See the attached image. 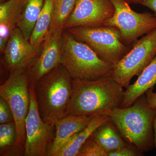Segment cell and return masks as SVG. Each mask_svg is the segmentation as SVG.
<instances>
[{
  "instance_id": "cell-5",
  "label": "cell",
  "mask_w": 156,
  "mask_h": 156,
  "mask_svg": "<svg viewBox=\"0 0 156 156\" xmlns=\"http://www.w3.org/2000/svg\"><path fill=\"white\" fill-rule=\"evenodd\" d=\"M66 30L78 41L88 45L101 60L113 66L132 48L122 42L121 31L116 27H78Z\"/></svg>"
},
{
  "instance_id": "cell-13",
  "label": "cell",
  "mask_w": 156,
  "mask_h": 156,
  "mask_svg": "<svg viewBox=\"0 0 156 156\" xmlns=\"http://www.w3.org/2000/svg\"><path fill=\"white\" fill-rule=\"evenodd\" d=\"M95 117L68 115L58 121L48 156H56L72 137L84 130Z\"/></svg>"
},
{
  "instance_id": "cell-6",
  "label": "cell",
  "mask_w": 156,
  "mask_h": 156,
  "mask_svg": "<svg viewBox=\"0 0 156 156\" xmlns=\"http://www.w3.org/2000/svg\"><path fill=\"white\" fill-rule=\"evenodd\" d=\"M0 96L9 104L17 128V144L25 149V122L30 105L29 69L10 73L0 87Z\"/></svg>"
},
{
  "instance_id": "cell-9",
  "label": "cell",
  "mask_w": 156,
  "mask_h": 156,
  "mask_svg": "<svg viewBox=\"0 0 156 156\" xmlns=\"http://www.w3.org/2000/svg\"><path fill=\"white\" fill-rule=\"evenodd\" d=\"M30 105L25 122V156H48L55 135V126L45 122L39 113L33 87H30Z\"/></svg>"
},
{
  "instance_id": "cell-21",
  "label": "cell",
  "mask_w": 156,
  "mask_h": 156,
  "mask_svg": "<svg viewBox=\"0 0 156 156\" xmlns=\"http://www.w3.org/2000/svg\"><path fill=\"white\" fill-rule=\"evenodd\" d=\"M76 0H55L53 17L48 33L63 30L68 18L74 8Z\"/></svg>"
},
{
  "instance_id": "cell-15",
  "label": "cell",
  "mask_w": 156,
  "mask_h": 156,
  "mask_svg": "<svg viewBox=\"0 0 156 156\" xmlns=\"http://www.w3.org/2000/svg\"><path fill=\"white\" fill-rule=\"evenodd\" d=\"M23 0H7L0 5V50L2 53L16 27Z\"/></svg>"
},
{
  "instance_id": "cell-16",
  "label": "cell",
  "mask_w": 156,
  "mask_h": 156,
  "mask_svg": "<svg viewBox=\"0 0 156 156\" xmlns=\"http://www.w3.org/2000/svg\"><path fill=\"white\" fill-rule=\"evenodd\" d=\"M92 136L107 154L125 147L128 144L111 120L98 127L93 132Z\"/></svg>"
},
{
  "instance_id": "cell-20",
  "label": "cell",
  "mask_w": 156,
  "mask_h": 156,
  "mask_svg": "<svg viewBox=\"0 0 156 156\" xmlns=\"http://www.w3.org/2000/svg\"><path fill=\"white\" fill-rule=\"evenodd\" d=\"M54 2L55 0H44L29 40L31 44L34 46H41L48 35L52 22Z\"/></svg>"
},
{
  "instance_id": "cell-25",
  "label": "cell",
  "mask_w": 156,
  "mask_h": 156,
  "mask_svg": "<svg viewBox=\"0 0 156 156\" xmlns=\"http://www.w3.org/2000/svg\"><path fill=\"white\" fill-rule=\"evenodd\" d=\"M154 87L147 90L145 94L150 106L156 109V92H154Z\"/></svg>"
},
{
  "instance_id": "cell-11",
  "label": "cell",
  "mask_w": 156,
  "mask_h": 156,
  "mask_svg": "<svg viewBox=\"0 0 156 156\" xmlns=\"http://www.w3.org/2000/svg\"><path fill=\"white\" fill-rule=\"evenodd\" d=\"M42 45H33L25 38L20 30L15 27L2 53L5 64L10 73L29 69L38 56Z\"/></svg>"
},
{
  "instance_id": "cell-26",
  "label": "cell",
  "mask_w": 156,
  "mask_h": 156,
  "mask_svg": "<svg viewBox=\"0 0 156 156\" xmlns=\"http://www.w3.org/2000/svg\"><path fill=\"white\" fill-rule=\"evenodd\" d=\"M141 5L147 7L154 11L156 16V0H144Z\"/></svg>"
},
{
  "instance_id": "cell-22",
  "label": "cell",
  "mask_w": 156,
  "mask_h": 156,
  "mask_svg": "<svg viewBox=\"0 0 156 156\" xmlns=\"http://www.w3.org/2000/svg\"><path fill=\"white\" fill-rule=\"evenodd\" d=\"M77 156H107V153L94 140L92 134L82 145Z\"/></svg>"
},
{
  "instance_id": "cell-17",
  "label": "cell",
  "mask_w": 156,
  "mask_h": 156,
  "mask_svg": "<svg viewBox=\"0 0 156 156\" xmlns=\"http://www.w3.org/2000/svg\"><path fill=\"white\" fill-rule=\"evenodd\" d=\"M44 0H23L16 27L29 41Z\"/></svg>"
},
{
  "instance_id": "cell-18",
  "label": "cell",
  "mask_w": 156,
  "mask_h": 156,
  "mask_svg": "<svg viewBox=\"0 0 156 156\" xmlns=\"http://www.w3.org/2000/svg\"><path fill=\"white\" fill-rule=\"evenodd\" d=\"M110 120V117L108 115L96 116L84 130L72 136L56 156H77L82 145L94 131L102 124Z\"/></svg>"
},
{
  "instance_id": "cell-3",
  "label": "cell",
  "mask_w": 156,
  "mask_h": 156,
  "mask_svg": "<svg viewBox=\"0 0 156 156\" xmlns=\"http://www.w3.org/2000/svg\"><path fill=\"white\" fill-rule=\"evenodd\" d=\"M34 89L40 115L45 122L55 126L66 116L73 80L61 64L43 76Z\"/></svg>"
},
{
  "instance_id": "cell-19",
  "label": "cell",
  "mask_w": 156,
  "mask_h": 156,
  "mask_svg": "<svg viewBox=\"0 0 156 156\" xmlns=\"http://www.w3.org/2000/svg\"><path fill=\"white\" fill-rule=\"evenodd\" d=\"M25 149L17 144L15 122L0 124V156H24Z\"/></svg>"
},
{
  "instance_id": "cell-23",
  "label": "cell",
  "mask_w": 156,
  "mask_h": 156,
  "mask_svg": "<svg viewBox=\"0 0 156 156\" xmlns=\"http://www.w3.org/2000/svg\"><path fill=\"white\" fill-rule=\"evenodd\" d=\"M14 122L12 110L7 101L0 96V124Z\"/></svg>"
},
{
  "instance_id": "cell-1",
  "label": "cell",
  "mask_w": 156,
  "mask_h": 156,
  "mask_svg": "<svg viewBox=\"0 0 156 156\" xmlns=\"http://www.w3.org/2000/svg\"><path fill=\"white\" fill-rule=\"evenodd\" d=\"M123 88L112 75L94 81L73 80L72 95L66 115H108L121 106Z\"/></svg>"
},
{
  "instance_id": "cell-7",
  "label": "cell",
  "mask_w": 156,
  "mask_h": 156,
  "mask_svg": "<svg viewBox=\"0 0 156 156\" xmlns=\"http://www.w3.org/2000/svg\"><path fill=\"white\" fill-rule=\"evenodd\" d=\"M156 56V29L133 43L131 50L114 65L112 75L124 88L134 76H139Z\"/></svg>"
},
{
  "instance_id": "cell-10",
  "label": "cell",
  "mask_w": 156,
  "mask_h": 156,
  "mask_svg": "<svg viewBox=\"0 0 156 156\" xmlns=\"http://www.w3.org/2000/svg\"><path fill=\"white\" fill-rule=\"evenodd\" d=\"M114 13V6L109 0H76L63 30L78 27L105 26Z\"/></svg>"
},
{
  "instance_id": "cell-24",
  "label": "cell",
  "mask_w": 156,
  "mask_h": 156,
  "mask_svg": "<svg viewBox=\"0 0 156 156\" xmlns=\"http://www.w3.org/2000/svg\"><path fill=\"white\" fill-rule=\"evenodd\" d=\"M143 153L134 146L128 144L125 147L113 151L107 154V156H140Z\"/></svg>"
},
{
  "instance_id": "cell-12",
  "label": "cell",
  "mask_w": 156,
  "mask_h": 156,
  "mask_svg": "<svg viewBox=\"0 0 156 156\" xmlns=\"http://www.w3.org/2000/svg\"><path fill=\"white\" fill-rule=\"evenodd\" d=\"M63 31L56 30L48 33L38 56L29 69L30 87L34 88L43 76L61 64Z\"/></svg>"
},
{
  "instance_id": "cell-2",
  "label": "cell",
  "mask_w": 156,
  "mask_h": 156,
  "mask_svg": "<svg viewBox=\"0 0 156 156\" xmlns=\"http://www.w3.org/2000/svg\"><path fill=\"white\" fill-rule=\"evenodd\" d=\"M156 114L144 94L131 106L116 108L108 115L126 142L144 153L155 147L153 123Z\"/></svg>"
},
{
  "instance_id": "cell-4",
  "label": "cell",
  "mask_w": 156,
  "mask_h": 156,
  "mask_svg": "<svg viewBox=\"0 0 156 156\" xmlns=\"http://www.w3.org/2000/svg\"><path fill=\"white\" fill-rule=\"evenodd\" d=\"M61 64L73 80L94 81L112 75L114 66L103 61L87 44L64 30Z\"/></svg>"
},
{
  "instance_id": "cell-27",
  "label": "cell",
  "mask_w": 156,
  "mask_h": 156,
  "mask_svg": "<svg viewBox=\"0 0 156 156\" xmlns=\"http://www.w3.org/2000/svg\"><path fill=\"white\" fill-rule=\"evenodd\" d=\"M153 126L154 137L155 147L156 148V114L154 117Z\"/></svg>"
},
{
  "instance_id": "cell-28",
  "label": "cell",
  "mask_w": 156,
  "mask_h": 156,
  "mask_svg": "<svg viewBox=\"0 0 156 156\" xmlns=\"http://www.w3.org/2000/svg\"><path fill=\"white\" fill-rule=\"evenodd\" d=\"M129 4H139L141 5V3L144 0H127Z\"/></svg>"
},
{
  "instance_id": "cell-8",
  "label": "cell",
  "mask_w": 156,
  "mask_h": 156,
  "mask_svg": "<svg viewBox=\"0 0 156 156\" xmlns=\"http://www.w3.org/2000/svg\"><path fill=\"white\" fill-rule=\"evenodd\" d=\"M115 7L113 16L105 26H115L121 33L124 44L130 46L140 37L156 29V16L149 12L137 13L129 6L127 0H109Z\"/></svg>"
},
{
  "instance_id": "cell-29",
  "label": "cell",
  "mask_w": 156,
  "mask_h": 156,
  "mask_svg": "<svg viewBox=\"0 0 156 156\" xmlns=\"http://www.w3.org/2000/svg\"><path fill=\"white\" fill-rule=\"evenodd\" d=\"M7 0H0V2H1V3H2L3 2H6Z\"/></svg>"
},
{
  "instance_id": "cell-14",
  "label": "cell",
  "mask_w": 156,
  "mask_h": 156,
  "mask_svg": "<svg viewBox=\"0 0 156 156\" xmlns=\"http://www.w3.org/2000/svg\"><path fill=\"white\" fill-rule=\"evenodd\" d=\"M156 85V56L150 64L138 76L135 83L129 85L124 91L120 108L131 106L140 96Z\"/></svg>"
}]
</instances>
